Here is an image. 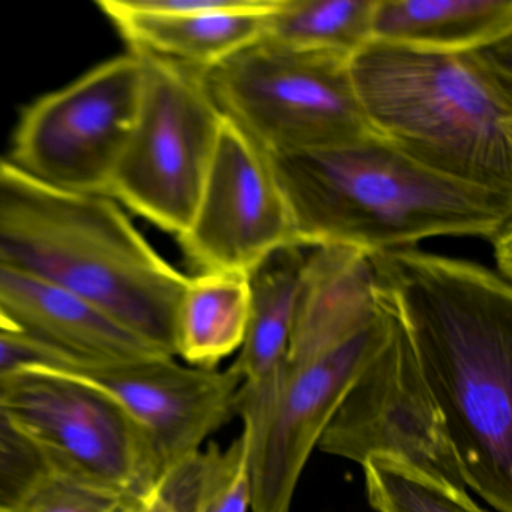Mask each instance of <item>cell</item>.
<instances>
[{
    "mask_svg": "<svg viewBox=\"0 0 512 512\" xmlns=\"http://www.w3.org/2000/svg\"><path fill=\"white\" fill-rule=\"evenodd\" d=\"M374 289L409 338L472 488L512 512V286L418 247L371 254Z\"/></svg>",
    "mask_w": 512,
    "mask_h": 512,
    "instance_id": "obj_1",
    "label": "cell"
},
{
    "mask_svg": "<svg viewBox=\"0 0 512 512\" xmlns=\"http://www.w3.org/2000/svg\"><path fill=\"white\" fill-rule=\"evenodd\" d=\"M389 331L367 254L314 248L283 362L262 385L236 392L250 440L251 512H290L311 452Z\"/></svg>",
    "mask_w": 512,
    "mask_h": 512,
    "instance_id": "obj_2",
    "label": "cell"
},
{
    "mask_svg": "<svg viewBox=\"0 0 512 512\" xmlns=\"http://www.w3.org/2000/svg\"><path fill=\"white\" fill-rule=\"evenodd\" d=\"M0 266L86 299L175 358L190 277L110 197L52 187L0 157Z\"/></svg>",
    "mask_w": 512,
    "mask_h": 512,
    "instance_id": "obj_3",
    "label": "cell"
},
{
    "mask_svg": "<svg viewBox=\"0 0 512 512\" xmlns=\"http://www.w3.org/2000/svg\"><path fill=\"white\" fill-rule=\"evenodd\" d=\"M269 160L298 248L343 247L371 256L437 236L490 242L512 224V194L442 175L374 133Z\"/></svg>",
    "mask_w": 512,
    "mask_h": 512,
    "instance_id": "obj_4",
    "label": "cell"
},
{
    "mask_svg": "<svg viewBox=\"0 0 512 512\" xmlns=\"http://www.w3.org/2000/svg\"><path fill=\"white\" fill-rule=\"evenodd\" d=\"M349 71L371 133L442 175L512 194V37L461 52L370 41Z\"/></svg>",
    "mask_w": 512,
    "mask_h": 512,
    "instance_id": "obj_5",
    "label": "cell"
},
{
    "mask_svg": "<svg viewBox=\"0 0 512 512\" xmlns=\"http://www.w3.org/2000/svg\"><path fill=\"white\" fill-rule=\"evenodd\" d=\"M349 61L262 37L205 70V76L221 115L269 157H278L371 133Z\"/></svg>",
    "mask_w": 512,
    "mask_h": 512,
    "instance_id": "obj_6",
    "label": "cell"
},
{
    "mask_svg": "<svg viewBox=\"0 0 512 512\" xmlns=\"http://www.w3.org/2000/svg\"><path fill=\"white\" fill-rule=\"evenodd\" d=\"M134 53L142 59L139 113L107 196L179 238L196 214L223 115L205 70Z\"/></svg>",
    "mask_w": 512,
    "mask_h": 512,
    "instance_id": "obj_7",
    "label": "cell"
},
{
    "mask_svg": "<svg viewBox=\"0 0 512 512\" xmlns=\"http://www.w3.org/2000/svg\"><path fill=\"white\" fill-rule=\"evenodd\" d=\"M0 413L46 472L131 499L160 481L142 428L97 386L56 371H20L2 383Z\"/></svg>",
    "mask_w": 512,
    "mask_h": 512,
    "instance_id": "obj_8",
    "label": "cell"
},
{
    "mask_svg": "<svg viewBox=\"0 0 512 512\" xmlns=\"http://www.w3.org/2000/svg\"><path fill=\"white\" fill-rule=\"evenodd\" d=\"M140 89L137 53L95 65L22 110L8 160L52 187L107 196L136 124Z\"/></svg>",
    "mask_w": 512,
    "mask_h": 512,
    "instance_id": "obj_9",
    "label": "cell"
},
{
    "mask_svg": "<svg viewBox=\"0 0 512 512\" xmlns=\"http://www.w3.org/2000/svg\"><path fill=\"white\" fill-rule=\"evenodd\" d=\"M382 307L391 319L388 340L338 407L317 448L361 466L371 455H392L467 490L409 338Z\"/></svg>",
    "mask_w": 512,
    "mask_h": 512,
    "instance_id": "obj_10",
    "label": "cell"
},
{
    "mask_svg": "<svg viewBox=\"0 0 512 512\" xmlns=\"http://www.w3.org/2000/svg\"><path fill=\"white\" fill-rule=\"evenodd\" d=\"M202 272L250 274L295 245V224L268 154L224 118L196 214L178 238Z\"/></svg>",
    "mask_w": 512,
    "mask_h": 512,
    "instance_id": "obj_11",
    "label": "cell"
},
{
    "mask_svg": "<svg viewBox=\"0 0 512 512\" xmlns=\"http://www.w3.org/2000/svg\"><path fill=\"white\" fill-rule=\"evenodd\" d=\"M37 370L65 374L112 395L145 433L160 481L230 421L242 383L230 367L226 371L184 367L169 356L70 362Z\"/></svg>",
    "mask_w": 512,
    "mask_h": 512,
    "instance_id": "obj_12",
    "label": "cell"
},
{
    "mask_svg": "<svg viewBox=\"0 0 512 512\" xmlns=\"http://www.w3.org/2000/svg\"><path fill=\"white\" fill-rule=\"evenodd\" d=\"M281 0H98L131 52L209 70L265 37Z\"/></svg>",
    "mask_w": 512,
    "mask_h": 512,
    "instance_id": "obj_13",
    "label": "cell"
},
{
    "mask_svg": "<svg viewBox=\"0 0 512 512\" xmlns=\"http://www.w3.org/2000/svg\"><path fill=\"white\" fill-rule=\"evenodd\" d=\"M0 310L23 334L74 362L166 356L86 299L2 266Z\"/></svg>",
    "mask_w": 512,
    "mask_h": 512,
    "instance_id": "obj_14",
    "label": "cell"
},
{
    "mask_svg": "<svg viewBox=\"0 0 512 512\" xmlns=\"http://www.w3.org/2000/svg\"><path fill=\"white\" fill-rule=\"evenodd\" d=\"M512 37V0H377L373 41L430 52L478 49Z\"/></svg>",
    "mask_w": 512,
    "mask_h": 512,
    "instance_id": "obj_15",
    "label": "cell"
},
{
    "mask_svg": "<svg viewBox=\"0 0 512 512\" xmlns=\"http://www.w3.org/2000/svg\"><path fill=\"white\" fill-rule=\"evenodd\" d=\"M305 259L301 248H283L248 274L247 334L238 358L230 365L241 377V386L262 385L283 362L295 325Z\"/></svg>",
    "mask_w": 512,
    "mask_h": 512,
    "instance_id": "obj_16",
    "label": "cell"
},
{
    "mask_svg": "<svg viewBox=\"0 0 512 512\" xmlns=\"http://www.w3.org/2000/svg\"><path fill=\"white\" fill-rule=\"evenodd\" d=\"M250 316L248 275L202 272L188 280L176 325V355L191 367L215 370L241 349Z\"/></svg>",
    "mask_w": 512,
    "mask_h": 512,
    "instance_id": "obj_17",
    "label": "cell"
},
{
    "mask_svg": "<svg viewBox=\"0 0 512 512\" xmlns=\"http://www.w3.org/2000/svg\"><path fill=\"white\" fill-rule=\"evenodd\" d=\"M377 0H281L265 37L298 49L350 59L373 41Z\"/></svg>",
    "mask_w": 512,
    "mask_h": 512,
    "instance_id": "obj_18",
    "label": "cell"
},
{
    "mask_svg": "<svg viewBox=\"0 0 512 512\" xmlns=\"http://www.w3.org/2000/svg\"><path fill=\"white\" fill-rule=\"evenodd\" d=\"M362 469L368 502L376 512H485L464 488L401 458L371 455Z\"/></svg>",
    "mask_w": 512,
    "mask_h": 512,
    "instance_id": "obj_19",
    "label": "cell"
},
{
    "mask_svg": "<svg viewBox=\"0 0 512 512\" xmlns=\"http://www.w3.org/2000/svg\"><path fill=\"white\" fill-rule=\"evenodd\" d=\"M194 482V512H248L253 500L250 440L241 436L221 451L212 443L190 458Z\"/></svg>",
    "mask_w": 512,
    "mask_h": 512,
    "instance_id": "obj_20",
    "label": "cell"
},
{
    "mask_svg": "<svg viewBox=\"0 0 512 512\" xmlns=\"http://www.w3.org/2000/svg\"><path fill=\"white\" fill-rule=\"evenodd\" d=\"M136 500L46 472L10 512H124Z\"/></svg>",
    "mask_w": 512,
    "mask_h": 512,
    "instance_id": "obj_21",
    "label": "cell"
},
{
    "mask_svg": "<svg viewBox=\"0 0 512 512\" xmlns=\"http://www.w3.org/2000/svg\"><path fill=\"white\" fill-rule=\"evenodd\" d=\"M4 380H0V391ZM44 473L46 469L34 449L0 413V509L10 512Z\"/></svg>",
    "mask_w": 512,
    "mask_h": 512,
    "instance_id": "obj_22",
    "label": "cell"
},
{
    "mask_svg": "<svg viewBox=\"0 0 512 512\" xmlns=\"http://www.w3.org/2000/svg\"><path fill=\"white\" fill-rule=\"evenodd\" d=\"M70 362L74 361L23 332H0V380L20 371L62 367Z\"/></svg>",
    "mask_w": 512,
    "mask_h": 512,
    "instance_id": "obj_23",
    "label": "cell"
},
{
    "mask_svg": "<svg viewBox=\"0 0 512 512\" xmlns=\"http://www.w3.org/2000/svg\"><path fill=\"white\" fill-rule=\"evenodd\" d=\"M494 251V260H496L497 271L503 280L511 283L512 275V224L503 227L496 236L490 241Z\"/></svg>",
    "mask_w": 512,
    "mask_h": 512,
    "instance_id": "obj_24",
    "label": "cell"
},
{
    "mask_svg": "<svg viewBox=\"0 0 512 512\" xmlns=\"http://www.w3.org/2000/svg\"><path fill=\"white\" fill-rule=\"evenodd\" d=\"M137 512H178L157 490L149 493L140 503Z\"/></svg>",
    "mask_w": 512,
    "mask_h": 512,
    "instance_id": "obj_25",
    "label": "cell"
},
{
    "mask_svg": "<svg viewBox=\"0 0 512 512\" xmlns=\"http://www.w3.org/2000/svg\"><path fill=\"white\" fill-rule=\"evenodd\" d=\"M0 332H11V334H17L20 331L7 316H5L4 311L0 310Z\"/></svg>",
    "mask_w": 512,
    "mask_h": 512,
    "instance_id": "obj_26",
    "label": "cell"
},
{
    "mask_svg": "<svg viewBox=\"0 0 512 512\" xmlns=\"http://www.w3.org/2000/svg\"><path fill=\"white\" fill-rule=\"evenodd\" d=\"M145 499V497H143ZM143 499L136 500V502L131 503V505H128L127 508H125L124 512H137L139 511L140 503H142Z\"/></svg>",
    "mask_w": 512,
    "mask_h": 512,
    "instance_id": "obj_27",
    "label": "cell"
},
{
    "mask_svg": "<svg viewBox=\"0 0 512 512\" xmlns=\"http://www.w3.org/2000/svg\"><path fill=\"white\" fill-rule=\"evenodd\" d=\"M0 512H5V511H2V509H0Z\"/></svg>",
    "mask_w": 512,
    "mask_h": 512,
    "instance_id": "obj_28",
    "label": "cell"
}]
</instances>
